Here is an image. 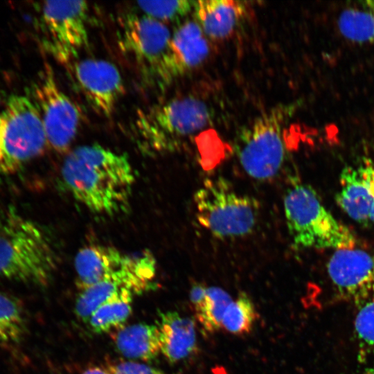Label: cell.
<instances>
[{"label":"cell","mask_w":374,"mask_h":374,"mask_svg":"<svg viewBox=\"0 0 374 374\" xmlns=\"http://www.w3.org/2000/svg\"><path fill=\"white\" fill-rule=\"evenodd\" d=\"M69 190L91 211L114 215L129 206L135 175L128 157L98 144L69 152L62 167Z\"/></svg>","instance_id":"obj_1"},{"label":"cell","mask_w":374,"mask_h":374,"mask_svg":"<svg viewBox=\"0 0 374 374\" xmlns=\"http://www.w3.org/2000/svg\"><path fill=\"white\" fill-rule=\"evenodd\" d=\"M57 266L51 240L39 225L14 209L0 211V280L44 285Z\"/></svg>","instance_id":"obj_2"},{"label":"cell","mask_w":374,"mask_h":374,"mask_svg":"<svg viewBox=\"0 0 374 374\" xmlns=\"http://www.w3.org/2000/svg\"><path fill=\"white\" fill-rule=\"evenodd\" d=\"M213 116V108L207 100L189 94L137 111L132 130L142 148L170 152L208 126Z\"/></svg>","instance_id":"obj_3"},{"label":"cell","mask_w":374,"mask_h":374,"mask_svg":"<svg viewBox=\"0 0 374 374\" xmlns=\"http://www.w3.org/2000/svg\"><path fill=\"white\" fill-rule=\"evenodd\" d=\"M283 208L295 247L336 250L356 245L353 232L326 208L310 185L296 183L288 188Z\"/></svg>","instance_id":"obj_4"},{"label":"cell","mask_w":374,"mask_h":374,"mask_svg":"<svg viewBox=\"0 0 374 374\" xmlns=\"http://www.w3.org/2000/svg\"><path fill=\"white\" fill-rule=\"evenodd\" d=\"M294 110L292 105L275 106L239 132L235 143V155L251 178L269 180L280 171L287 155L285 123Z\"/></svg>","instance_id":"obj_5"},{"label":"cell","mask_w":374,"mask_h":374,"mask_svg":"<svg viewBox=\"0 0 374 374\" xmlns=\"http://www.w3.org/2000/svg\"><path fill=\"white\" fill-rule=\"evenodd\" d=\"M48 144L37 107L29 96H10L0 110V177L14 173Z\"/></svg>","instance_id":"obj_6"},{"label":"cell","mask_w":374,"mask_h":374,"mask_svg":"<svg viewBox=\"0 0 374 374\" xmlns=\"http://www.w3.org/2000/svg\"><path fill=\"white\" fill-rule=\"evenodd\" d=\"M199 223L215 237L238 238L255 229L259 204L235 191L225 179H207L194 195Z\"/></svg>","instance_id":"obj_7"},{"label":"cell","mask_w":374,"mask_h":374,"mask_svg":"<svg viewBox=\"0 0 374 374\" xmlns=\"http://www.w3.org/2000/svg\"><path fill=\"white\" fill-rule=\"evenodd\" d=\"M118 28L119 48L142 78L160 87L170 82L168 60L172 33L168 26L143 14H127Z\"/></svg>","instance_id":"obj_8"},{"label":"cell","mask_w":374,"mask_h":374,"mask_svg":"<svg viewBox=\"0 0 374 374\" xmlns=\"http://www.w3.org/2000/svg\"><path fill=\"white\" fill-rule=\"evenodd\" d=\"M89 8L85 1H46L37 25L42 48L60 63H73L89 45Z\"/></svg>","instance_id":"obj_9"},{"label":"cell","mask_w":374,"mask_h":374,"mask_svg":"<svg viewBox=\"0 0 374 374\" xmlns=\"http://www.w3.org/2000/svg\"><path fill=\"white\" fill-rule=\"evenodd\" d=\"M30 93L40 113L48 144L57 152H66L78 133L81 112L60 87L50 65L46 64L38 74Z\"/></svg>","instance_id":"obj_10"},{"label":"cell","mask_w":374,"mask_h":374,"mask_svg":"<svg viewBox=\"0 0 374 374\" xmlns=\"http://www.w3.org/2000/svg\"><path fill=\"white\" fill-rule=\"evenodd\" d=\"M331 284L341 299L356 305L374 295V253L355 247L334 251L327 263Z\"/></svg>","instance_id":"obj_11"},{"label":"cell","mask_w":374,"mask_h":374,"mask_svg":"<svg viewBox=\"0 0 374 374\" xmlns=\"http://www.w3.org/2000/svg\"><path fill=\"white\" fill-rule=\"evenodd\" d=\"M73 72L87 103L99 114L109 117L125 91L118 68L107 60L88 58L73 62Z\"/></svg>","instance_id":"obj_12"},{"label":"cell","mask_w":374,"mask_h":374,"mask_svg":"<svg viewBox=\"0 0 374 374\" xmlns=\"http://www.w3.org/2000/svg\"><path fill=\"white\" fill-rule=\"evenodd\" d=\"M133 256L117 249L93 244L82 248L75 258L77 285L82 290L105 280L120 281L130 268Z\"/></svg>","instance_id":"obj_13"},{"label":"cell","mask_w":374,"mask_h":374,"mask_svg":"<svg viewBox=\"0 0 374 374\" xmlns=\"http://www.w3.org/2000/svg\"><path fill=\"white\" fill-rule=\"evenodd\" d=\"M210 50L208 37L195 20L182 23L171 37L168 60L170 80L201 65Z\"/></svg>","instance_id":"obj_14"},{"label":"cell","mask_w":374,"mask_h":374,"mask_svg":"<svg viewBox=\"0 0 374 374\" xmlns=\"http://www.w3.org/2000/svg\"><path fill=\"white\" fill-rule=\"evenodd\" d=\"M339 183L340 188L335 195L337 205L356 222L368 225L372 195L366 166L344 168Z\"/></svg>","instance_id":"obj_15"},{"label":"cell","mask_w":374,"mask_h":374,"mask_svg":"<svg viewBox=\"0 0 374 374\" xmlns=\"http://www.w3.org/2000/svg\"><path fill=\"white\" fill-rule=\"evenodd\" d=\"M245 10L244 2L233 0L195 1L193 8L195 21L205 35L214 40L229 37Z\"/></svg>","instance_id":"obj_16"},{"label":"cell","mask_w":374,"mask_h":374,"mask_svg":"<svg viewBox=\"0 0 374 374\" xmlns=\"http://www.w3.org/2000/svg\"><path fill=\"white\" fill-rule=\"evenodd\" d=\"M157 326L159 331L160 352L171 363L190 356L196 348L194 321L175 311L160 312Z\"/></svg>","instance_id":"obj_17"},{"label":"cell","mask_w":374,"mask_h":374,"mask_svg":"<svg viewBox=\"0 0 374 374\" xmlns=\"http://www.w3.org/2000/svg\"><path fill=\"white\" fill-rule=\"evenodd\" d=\"M112 338L118 350L127 358L149 361L161 353L156 324L141 323L122 326L116 330Z\"/></svg>","instance_id":"obj_18"},{"label":"cell","mask_w":374,"mask_h":374,"mask_svg":"<svg viewBox=\"0 0 374 374\" xmlns=\"http://www.w3.org/2000/svg\"><path fill=\"white\" fill-rule=\"evenodd\" d=\"M134 293L123 284L105 280L80 290L75 302L76 315L87 322L91 315L103 305Z\"/></svg>","instance_id":"obj_19"},{"label":"cell","mask_w":374,"mask_h":374,"mask_svg":"<svg viewBox=\"0 0 374 374\" xmlns=\"http://www.w3.org/2000/svg\"><path fill=\"white\" fill-rule=\"evenodd\" d=\"M364 9L344 10L337 21L344 37L358 43L374 42V1L363 2Z\"/></svg>","instance_id":"obj_20"},{"label":"cell","mask_w":374,"mask_h":374,"mask_svg":"<svg viewBox=\"0 0 374 374\" xmlns=\"http://www.w3.org/2000/svg\"><path fill=\"white\" fill-rule=\"evenodd\" d=\"M227 292L219 287H206V297L197 309L195 317L203 330L208 334L222 328L224 314L233 301Z\"/></svg>","instance_id":"obj_21"},{"label":"cell","mask_w":374,"mask_h":374,"mask_svg":"<svg viewBox=\"0 0 374 374\" xmlns=\"http://www.w3.org/2000/svg\"><path fill=\"white\" fill-rule=\"evenodd\" d=\"M132 296L109 301L98 308L87 321L91 330L105 333L123 326L132 312Z\"/></svg>","instance_id":"obj_22"},{"label":"cell","mask_w":374,"mask_h":374,"mask_svg":"<svg viewBox=\"0 0 374 374\" xmlns=\"http://www.w3.org/2000/svg\"><path fill=\"white\" fill-rule=\"evenodd\" d=\"M25 328L24 313L19 301L0 293V342L18 341Z\"/></svg>","instance_id":"obj_23"},{"label":"cell","mask_w":374,"mask_h":374,"mask_svg":"<svg viewBox=\"0 0 374 374\" xmlns=\"http://www.w3.org/2000/svg\"><path fill=\"white\" fill-rule=\"evenodd\" d=\"M257 319V312L251 299L240 293L226 308L222 323V328L227 332L240 335L251 332Z\"/></svg>","instance_id":"obj_24"},{"label":"cell","mask_w":374,"mask_h":374,"mask_svg":"<svg viewBox=\"0 0 374 374\" xmlns=\"http://www.w3.org/2000/svg\"><path fill=\"white\" fill-rule=\"evenodd\" d=\"M194 4L195 1L188 0L145 1L136 3L143 15L163 24L181 20L193 11Z\"/></svg>","instance_id":"obj_25"},{"label":"cell","mask_w":374,"mask_h":374,"mask_svg":"<svg viewBox=\"0 0 374 374\" xmlns=\"http://www.w3.org/2000/svg\"><path fill=\"white\" fill-rule=\"evenodd\" d=\"M355 332L363 351L374 350V295L357 305Z\"/></svg>","instance_id":"obj_26"},{"label":"cell","mask_w":374,"mask_h":374,"mask_svg":"<svg viewBox=\"0 0 374 374\" xmlns=\"http://www.w3.org/2000/svg\"><path fill=\"white\" fill-rule=\"evenodd\" d=\"M105 367L111 374H166L156 368L133 361L111 362Z\"/></svg>","instance_id":"obj_27"},{"label":"cell","mask_w":374,"mask_h":374,"mask_svg":"<svg viewBox=\"0 0 374 374\" xmlns=\"http://www.w3.org/2000/svg\"><path fill=\"white\" fill-rule=\"evenodd\" d=\"M206 287L200 283H195L192 285L189 299L194 309H197L204 301L206 297Z\"/></svg>","instance_id":"obj_28"},{"label":"cell","mask_w":374,"mask_h":374,"mask_svg":"<svg viewBox=\"0 0 374 374\" xmlns=\"http://www.w3.org/2000/svg\"><path fill=\"white\" fill-rule=\"evenodd\" d=\"M366 166L369 178L370 188L372 195V204L369 214V221L370 223L374 224V164H368Z\"/></svg>","instance_id":"obj_29"},{"label":"cell","mask_w":374,"mask_h":374,"mask_svg":"<svg viewBox=\"0 0 374 374\" xmlns=\"http://www.w3.org/2000/svg\"><path fill=\"white\" fill-rule=\"evenodd\" d=\"M81 374H111L105 366H91L87 367Z\"/></svg>","instance_id":"obj_30"},{"label":"cell","mask_w":374,"mask_h":374,"mask_svg":"<svg viewBox=\"0 0 374 374\" xmlns=\"http://www.w3.org/2000/svg\"><path fill=\"white\" fill-rule=\"evenodd\" d=\"M364 374H374V364L368 368Z\"/></svg>","instance_id":"obj_31"}]
</instances>
